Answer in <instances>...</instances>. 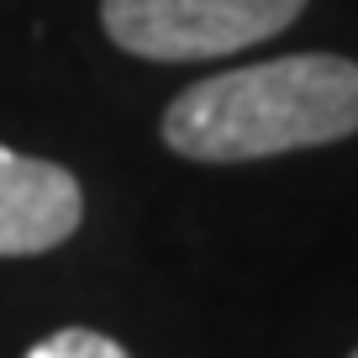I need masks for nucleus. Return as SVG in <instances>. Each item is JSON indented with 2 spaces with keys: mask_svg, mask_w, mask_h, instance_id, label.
Returning a JSON list of instances; mask_svg holds the SVG:
<instances>
[{
  "mask_svg": "<svg viewBox=\"0 0 358 358\" xmlns=\"http://www.w3.org/2000/svg\"><path fill=\"white\" fill-rule=\"evenodd\" d=\"M358 132V64L337 53H290L268 64L227 69L164 111V143L195 164L327 148Z\"/></svg>",
  "mask_w": 358,
  "mask_h": 358,
  "instance_id": "obj_1",
  "label": "nucleus"
},
{
  "mask_svg": "<svg viewBox=\"0 0 358 358\" xmlns=\"http://www.w3.org/2000/svg\"><path fill=\"white\" fill-rule=\"evenodd\" d=\"M306 0H101V22L122 53L153 64L227 58L280 37Z\"/></svg>",
  "mask_w": 358,
  "mask_h": 358,
  "instance_id": "obj_2",
  "label": "nucleus"
},
{
  "mask_svg": "<svg viewBox=\"0 0 358 358\" xmlns=\"http://www.w3.org/2000/svg\"><path fill=\"white\" fill-rule=\"evenodd\" d=\"M85 190L64 164L0 143V258H37L79 232Z\"/></svg>",
  "mask_w": 358,
  "mask_h": 358,
  "instance_id": "obj_3",
  "label": "nucleus"
},
{
  "mask_svg": "<svg viewBox=\"0 0 358 358\" xmlns=\"http://www.w3.org/2000/svg\"><path fill=\"white\" fill-rule=\"evenodd\" d=\"M27 358H127V348L95 327H58L37 348H27Z\"/></svg>",
  "mask_w": 358,
  "mask_h": 358,
  "instance_id": "obj_4",
  "label": "nucleus"
},
{
  "mask_svg": "<svg viewBox=\"0 0 358 358\" xmlns=\"http://www.w3.org/2000/svg\"><path fill=\"white\" fill-rule=\"evenodd\" d=\"M353 358H358V353H353Z\"/></svg>",
  "mask_w": 358,
  "mask_h": 358,
  "instance_id": "obj_5",
  "label": "nucleus"
}]
</instances>
